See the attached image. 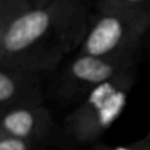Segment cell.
<instances>
[{"instance_id": "1", "label": "cell", "mask_w": 150, "mask_h": 150, "mask_svg": "<svg viewBox=\"0 0 150 150\" xmlns=\"http://www.w3.org/2000/svg\"><path fill=\"white\" fill-rule=\"evenodd\" d=\"M150 28V8H118L102 16L86 41L88 55L103 57L136 47Z\"/></svg>"}, {"instance_id": "2", "label": "cell", "mask_w": 150, "mask_h": 150, "mask_svg": "<svg viewBox=\"0 0 150 150\" xmlns=\"http://www.w3.org/2000/svg\"><path fill=\"white\" fill-rule=\"evenodd\" d=\"M131 82V77L122 84L115 83L110 80L97 84L90 93L88 103L94 108L100 127L108 128L120 116L127 104L128 91Z\"/></svg>"}, {"instance_id": "3", "label": "cell", "mask_w": 150, "mask_h": 150, "mask_svg": "<svg viewBox=\"0 0 150 150\" xmlns=\"http://www.w3.org/2000/svg\"><path fill=\"white\" fill-rule=\"evenodd\" d=\"M49 16L45 11H33L18 18L8 28L4 45L9 52H19L32 45L46 32Z\"/></svg>"}, {"instance_id": "4", "label": "cell", "mask_w": 150, "mask_h": 150, "mask_svg": "<svg viewBox=\"0 0 150 150\" xmlns=\"http://www.w3.org/2000/svg\"><path fill=\"white\" fill-rule=\"evenodd\" d=\"M124 63H115L103 57L86 55L73 64V74L83 81L95 83L96 86L110 81ZM127 64V63H125Z\"/></svg>"}, {"instance_id": "5", "label": "cell", "mask_w": 150, "mask_h": 150, "mask_svg": "<svg viewBox=\"0 0 150 150\" xmlns=\"http://www.w3.org/2000/svg\"><path fill=\"white\" fill-rule=\"evenodd\" d=\"M33 116L27 110H15L9 112L5 120V128L14 136H27L33 128Z\"/></svg>"}, {"instance_id": "6", "label": "cell", "mask_w": 150, "mask_h": 150, "mask_svg": "<svg viewBox=\"0 0 150 150\" xmlns=\"http://www.w3.org/2000/svg\"><path fill=\"white\" fill-rule=\"evenodd\" d=\"M14 94V83L6 74L0 71V101L8 100Z\"/></svg>"}, {"instance_id": "7", "label": "cell", "mask_w": 150, "mask_h": 150, "mask_svg": "<svg viewBox=\"0 0 150 150\" xmlns=\"http://www.w3.org/2000/svg\"><path fill=\"white\" fill-rule=\"evenodd\" d=\"M118 8H127V9L150 8V0H120Z\"/></svg>"}, {"instance_id": "8", "label": "cell", "mask_w": 150, "mask_h": 150, "mask_svg": "<svg viewBox=\"0 0 150 150\" xmlns=\"http://www.w3.org/2000/svg\"><path fill=\"white\" fill-rule=\"evenodd\" d=\"M0 150H26V146L20 139L6 138L0 141Z\"/></svg>"}, {"instance_id": "9", "label": "cell", "mask_w": 150, "mask_h": 150, "mask_svg": "<svg viewBox=\"0 0 150 150\" xmlns=\"http://www.w3.org/2000/svg\"><path fill=\"white\" fill-rule=\"evenodd\" d=\"M146 139H148V142H149V143H150V134H149V137H148V138H146Z\"/></svg>"}]
</instances>
